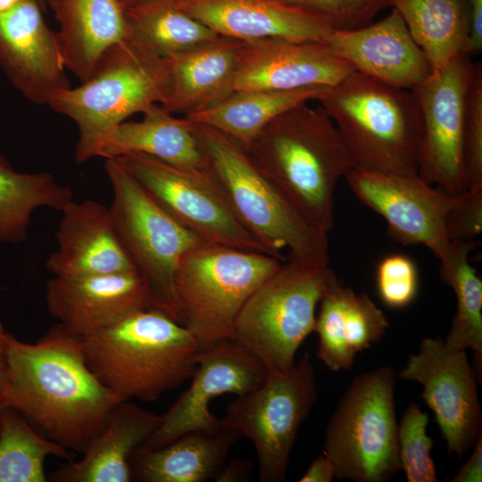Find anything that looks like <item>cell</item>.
<instances>
[{
	"instance_id": "cell-16",
	"label": "cell",
	"mask_w": 482,
	"mask_h": 482,
	"mask_svg": "<svg viewBox=\"0 0 482 482\" xmlns=\"http://www.w3.org/2000/svg\"><path fill=\"white\" fill-rule=\"evenodd\" d=\"M356 197L386 222L387 233L403 245H422L438 259L450 241L445 218L452 195L417 176L353 168L345 177Z\"/></svg>"
},
{
	"instance_id": "cell-14",
	"label": "cell",
	"mask_w": 482,
	"mask_h": 482,
	"mask_svg": "<svg viewBox=\"0 0 482 482\" xmlns=\"http://www.w3.org/2000/svg\"><path fill=\"white\" fill-rule=\"evenodd\" d=\"M399 377L422 385L421 398L434 411L449 454L461 459L482 435L477 377L466 351L449 348L440 337H426Z\"/></svg>"
},
{
	"instance_id": "cell-10",
	"label": "cell",
	"mask_w": 482,
	"mask_h": 482,
	"mask_svg": "<svg viewBox=\"0 0 482 482\" xmlns=\"http://www.w3.org/2000/svg\"><path fill=\"white\" fill-rule=\"evenodd\" d=\"M316 399L315 371L305 353L290 370H269L259 387L229 403L224 425L253 445L261 481L286 480L299 428Z\"/></svg>"
},
{
	"instance_id": "cell-17",
	"label": "cell",
	"mask_w": 482,
	"mask_h": 482,
	"mask_svg": "<svg viewBox=\"0 0 482 482\" xmlns=\"http://www.w3.org/2000/svg\"><path fill=\"white\" fill-rule=\"evenodd\" d=\"M0 66L29 101L47 104L70 87L56 32L37 0H21L0 12Z\"/></svg>"
},
{
	"instance_id": "cell-9",
	"label": "cell",
	"mask_w": 482,
	"mask_h": 482,
	"mask_svg": "<svg viewBox=\"0 0 482 482\" xmlns=\"http://www.w3.org/2000/svg\"><path fill=\"white\" fill-rule=\"evenodd\" d=\"M395 384L394 369L379 367L356 377L344 394L324 441L337 478L384 482L401 470Z\"/></svg>"
},
{
	"instance_id": "cell-11",
	"label": "cell",
	"mask_w": 482,
	"mask_h": 482,
	"mask_svg": "<svg viewBox=\"0 0 482 482\" xmlns=\"http://www.w3.org/2000/svg\"><path fill=\"white\" fill-rule=\"evenodd\" d=\"M164 87V59L124 40L102 56L89 79L47 105L72 120L84 139L160 104Z\"/></svg>"
},
{
	"instance_id": "cell-40",
	"label": "cell",
	"mask_w": 482,
	"mask_h": 482,
	"mask_svg": "<svg viewBox=\"0 0 482 482\" xmlns=\"http://www.w3.org/2000/svg\"><path fill=\"white\" fill-rule=\"evenodd\" d=\"M470 12V31L467 54H478L482 49V0H467Z\"/></svg>"
},
{
	"instance_id": "cell-38",
	"label": "cell",
	"mask_w": 482,
	"mask_h": 482,
	"mask_svg": "<svg viewBox=\"0 0 482 482\" xmlns=\"http://www.w3.org/2000/svg\"><path fill=\"white\" fill-rule=\"evenodd\" d=\"M464 159L468 189L482 186V66L477 62L470 83L465 132Z\"/></svg>"
},
{
	"instance_id": "cell-19",
	"label": "cell",
	"mask_w": 482,
	"mask_h": 482,
	"mask_svg": "<svg viewBox=\"0 0 482 482\" xmlns=\"http://www.w3.org/2000/svg\"><path fill=\"white\" fill-rule=\"evenodd\" d=\"M140 120H124L87 138L79 139L75 160L117 158L143 154L190 172L212 177V167L194 131L193 123L155 104Z\"/></svg>"
},
{
	"instance_id": "cell-30",
	"label": "cell",
	"mask_w": 482,
	"mask_h": 482,
	"mask_svg": "<svg viewBox=\"0 0 482 482\" xmlns=\"http://www.w3.org/2000/svg\"><path fill=\"white\" fill-rule=\"evenodd\" d=\"M425 53L432 71L467 54L470 12L467 0H389ZM468 55V54H467Z\"/></svg>"
},
{
	"instance_id": "cell-44",
	"label": "cell",
	"mask_w": 482,
	"mask_h": 482,
	"mask_svg": "<svg viewBox=\"0 0 482 482\" xmlns=\"http://www.w3.org/2000/svg\"><path fill=\"white\" fill-rule=\"evenodd\" d=\"M3 324L0 322V411L4 407V393L7 383V350L8 337Z\"/></svg>"
},
{
	"instance_id": "cell-27",
	"label": "cell",
	"mask_w": 482,
	"mask_h": 482,
	"mask_svg": "<svg viewBox=\"0 0 482 482\" xmlns=\"http://www.w3.org/2000/svg\"><path fill=\"white\" fill-rule=\"evenodd\" d=\"M65 68L83 82L102 56L126 38L124 8L119 0H46Z\"/></svg>"
},
{
	"instance_id": "cell-35",
	"label": "cell",
	"mask_w": 482,
	"mask_h": 482,
	"mask_svg": "<svg viewBox=\"0 0 482 482\" xmlns=\"http://www.w3.org/2000/svg\"><path fill=\"white\" fill-rule=\"evenodd\" d=\"M428 423V414L411 403L398 424L399 461L408 482L438 481L430 455L434 442L426 431Z\"/></svg>"
},
{
	"instance_id": "cell-34",
	"label": "cell",
	"mask_w": 482,
	"mask_h": 482,
	"mask_svg": "<svg viewBox=\"0 0 482 482\" xmlns=\"http://www.w3.org/2000/svg\"><path fill=\"white\" fill-rule=\"evenodd\" d=\"M71 460V452L36 429L19 411H0V482H46L45 461Z\"/></svg>"
},
{
	"instance_id": "cell-6",
	"label": "cell",
	"mask_w": 482,
	"mask_h": 482,
	"mask_svg": "<svg viewBox=\"0 0 482 482\" xmlns=\"http://www.w3.org/2000/svg\"><path fill=\"white\" fill-rule=\"evenodd\" d=\"M109 207L117 237L148 296L149 307L183 324L175 276L186 253L204 244L169 215L115 159H105Z\"/></svg>"
},
{
	"instance_id": "cell-28",
	"label": "cell",
	"mask_w": 482,
	"mask_h": 482,
	"mask_svg": "<svg viewBox=\"0 0 482 482\" xmlns=\"http://www.w3.org/2000/svg\"><path fill=\"white\" fill-rule=\"evenodd\" d=\"M241 436L227 428L194 430L155 449L140 447L130 462L132 479L142 482L215 480Z\"/></svg>"
},
{
	"instance_id": "cell-5",
	"label": "cell",
	"mask_w": 482,
	"mask_h": 482,
	"mask_svg": "<svg viewBox=\"0 0 482 482\" xmlns=\"http://www.w3.org/2000/svg\"><path fill=\"white\" fill-rule=\"evenodd\" d=\"M192 123L235 215L266 253L283 262L287 248L291 262L328 265V234L305 220L237 141L211 126Z\"/></svg>"
},
{
	"instance_id": "cell-20",
	"label": "cell",
	"mask_w": 482,
	"mask_h": 482,
	"mask_svg": "<svg viewBox=\"0 0 482 482\" xmlns=\"http://www.w3.org/2000/svg\"><path fill=\"white\" fill-rule=\"evenodd\" d=\"M325 43L354 71L393 87L411 91L432 72L428 57L394 8L375 23L332 29Z\"/></svg>"
},
{
	"instance_id": "cell-3",
	"label": "cell",
	"mask_w": 482,
	"mask_h": 482,
	"mask_svg": "<svg viewBox=\"0 0 482 482\" xmlns=\"http://www.w3.org/2000/svg\"><path fill=\"white\" fill-rule=\"evenodd\" d=\"M80 340L90 370L120 401L154 402L178 387L194 375L200 350L184 325L150 307Z\"/></svg>"
},
{
	"instance_id": "cell-4",
	"label": "cell",
	"mask_w": 482,
	"mask_h": 482,
	"mask_svg": "<svg viewBox=\"0 0 482 482\" xmlns=\"http://www.w3.org/2000/svg\"><path fill=\"white\" fill-rule=\"evenodd\" d=\"M315 101L337 127L353 168L418 175L421 119L411 91L353 71Z\"/></svg>"
},
{
	"instance_id": "cell-45",
	"label": "cell",
	"mask_w": 482,
	"mask_h": 482,
	"mask_svg": "<svg viewBox=\"0 0 482 482\" xmlns=\"http://www.w3.org/2000/svg\"><path fill=\"white\" fill-rule=\"evenodd\" d=\"M123 8L134 4L136 3L141 2L143 0H119Z\"/></svg>"
},
{
	"instance_id": "cell-23",
	"label": "cell",
	"mask_w": 482,
	"mask_h": 482,
	"mask_svg": "<svg viewBox=\"0 0 482 482\" xmlns=\"http://www.w3.org/2000/svg\"><path fill=\"white\" fill-rule=\"evenodd\" d=\"M61 212L56 249L46 262L53 277L75 278L135 271L117 237L109 207L87 199L71 202Z\"/></svg>"
},
{
	"instance_id": "cell-43",
	"label": "cell",
	"mask_w": 482,
	"mask_h": 482,
	"mask_svg": "<svg viewBox=\"0 0 482 482\" xmlns=\"http://www.w3.org/2000/svg\"><path fill=\"white\" fill-rule=\"evenodd\" d=\"M334 478H336L334 466L328 456L322 453L313 460L299 481L330 482Z\"/></svg>"
},
{
	"instance_id": "cell-15",
	"label": "cell",
	"mask_w": 482,
	"mask_h": 482,
	"mask_svg": "<svg viewBox=\"0 0 482 482\" xmlns=\"http://www.w3.org/2000/svg\"><path fill=\"white\" fill-rule=\"evenodd\" d=\"M195 362L190 386L161 415L158 428L144 447H162L189 431L221 429L224 422L209 410L211 401L222 395L238 396L256 389L269 371L254 355L232 339L200 349Z\"/></svg>"
},
{
	"instance_id": "cell-8",
	"label": "cell",
	"mask_w": 482,
	"mask_h": 482,
	"mask_svg": "<svg viewBox=\"0 0 482 482\" xmlns=\"http://www.w3.org/2000/svg\"><path fill=\"white\" fill-rule=\"evenodd\" d=\"M281 264L266 253L212 244L184 254L175 290L183 324L200 349L232 338L241 309Z\"/></svg>"
},
{
	"instance_id": "cell-41",
	"label": "cell",
	"mask_w": 482,
	"mask_h": 482,
	"mask_svg": "<svg viewBox=\"0 0 482 482\" xmlns=\"http://www.w3.org/2000/svg\"><path fill=\"white\" fill-rule=\"evenodd\" d=\"M482 481V435L473 446V452L451 482Z\"/></svg>"
},
{
	"instance_id": "cell-32",
	"label": "cell",
	"mask_w": 482,
	"mask_h": 482,
	"mask_svg": "<svg viewBox=\"0 0 482 482\" xmlns=\"http://www.w3.org/2000/svg\"><path fill=\"white\" fill-rule=\"evenodd\" d=\"M478 245L476 240L450 242L438 260L440 278L453 288L457 303L445 345L455 350H472L475 374L481 382L482 281L469 261Z\"/></svg>"
},
{
	"instance_id": "cell-18",
	"label": "cell",
	"mask_w": 482,
	"mask_h": 482,
	"mask_svg": "<svg viewBox=\"0 0 482 482\" xmlns=\"http://www.w3.org/2000/svg\"><path fill=\"white\" fill-rule=\"evenodd\" d=\"M353 69L323 42L261 38L242 42L234 91H287L327 87Z\"/></svg>"
},
{
	"instance_id": "cell-22",
	"label": "cell",
	"mask_w": 482,
	"mask_h": 482,
	"mask_svg": "<svg viewBox=\"0 0 482 482\" xmlns=\"http://www.w3.org/2000/svg\"><path fill=\"white\" fill-rule=\"evenodd\" d=\"M220 37L240 41L280 38L323 42L332 30L318 14L278 0H176Z\"/></svg>"
},
{
	"instance_id": "cell-21",
	"label": "cell",
	"mask_w": 482,
	"mask_h": 482,
	"mask_svg": "<svg viewBox=\"0 0 482 482\" xmlns=\"http://www.w3.org/2000/svg\"><path fill=\"white\" fill-rule=\"evenodd\" d=\"M46 303L58 324L80 338L149 307L145 285L136 271L52 277L46 285Z\"/></svg>"
},
{
	"instance_id": "cell-25",
	"label": "cell",
	"mask_w": 482,
	"mask_h": 482,
	"mask_svg": "<svg viewBox=\"0 0 482 482\" xmlns=\"http://www.w3.org/2000/svg\"><path fill=\"white\" fill-rule=\"evenodd\" d=\"M242 42L220 36L164 59L165 87L161 107L186 116L231 96L235 93L234 79Z\"/></svg>"
},
{
	"instance_id": "cell-26",
	"label": "cell",
	"mask_w": 482,
	"mask_h": 482,
	"mask_svg": "<svg viewBox=\"0 0 482 482\" xmlns=\"http://www.w3.org/2000/svg\"><path fill=\"white\" fill-rule=\"evenodd\" d=\"M320 303L314 326L317 356L332 371L350 369L356 353L378 342L389 328L387 318L367 294L358 295L341 284Z\"/></svg>"
},
{
	"instance_id": "cell-36",
	"label": "cell",
	"mask_w": 482,
	"mask_h": 482,
	"mask_svg": "<svg viewBox=\"0 0 482 482\" xmlns=\"http://www.w3.org/2000/svg\"><path fill=\"white\" fill-rule=\"evenodd\" d=\"M311 11L336 30L354 29L372 22L389 0H278Z\"/></svg>"
},
{
	"instance_id": "cell-46",
	"label": "cell",
	"mask_w": 482,
	"mask_h": 482,
	"mask_svg": "<svg viewBox=\"0 0 482 482\" xmlns=\"http://www.w3.org/2000/svg\"><path fill=\"white\" fill-rule=\"evenodd\" d=\"M37 2L41 4V6L43 7L44 4H46V0H37Z\"/></svg>"
},
{
	"instance_id": "cell-31",
	"label": "cell",
	"mask_w": 482,
	"mask_h": 482,
	"mask_svg": "<svg viewBox=\"0 0 482 482\" xmlns=\"http://www.w3.org/2000/svg\"><path fill=\"white\" fill-rule=\"evenodd\" d=\"M322 88L235 92L219 104L185 117L223 132L247 150L269 122L296 104L316 100Z\"/></svg>"
},
{
	"instance_id": "cell-24",
	"label": "cell",
	"mask_w": 482,
	"mask_h": 482,
	"mask_svg": "<svg viewBox=\"0 0 482 482\" xmlns=\"http://www.w3.org/2000/svg\"><path fill=\"white\" fill-rule=\"evenodd\" d=\"M161 415L128 401L117 403L111 410L101 432L87 446L79 460L50 473L56 482H129L131 459L158 428Z\"/></svg>"
},
{
	"instance_id": "cell-29",
	"label": "cell",
	"mask_w": 482,
	"mask_h": 482,
	"mask_svg": "<svg viewBox=\"0 0 482 482\" xmlns=\"http://www.w3.org/2000/svg\"><path fill=\"white\" fill-rule=\"evenodd\" d=\"M125 40L162 59L170 58L219 37L176 0H143L124 8Z\"/></svg>"
},
{
	"instance_id": "cell-2",
	"label": "cell",
	"mask_w": 482,
	"mask_h": 482,
	"mask_svg": "<svg viewBox=\"0 0 482 482\" xmlns=\"http://www.w3.org/2000/svg\"><path fill=\"white\" fill-rule=\"evenodd\" d=\"M246 151L305 220L328 234L337 184L353 163L326 112L308 102L296 104L269 122Z\"/></svg>"
},
{
	"instance_id": "cell-13",
	"label": "cell",
	"mask_w": 482,
	"mask_h": 482,
	"mask_svg": "<svg viewBox=\"0 0 482 482\" xmlns=\"http://www.w3.org/2000/svg\"><path fill=\"white\" fill-rule=\"evenodd\" d=\"M112 159L169 215L204 242L268 254L238 220L215 176L195 174L143 154Z\"/></svg>"
},
{
	"instance_id": "cell-37",
	"label": "cell",
	"mask_w": 482,
	"mask_h": 482,
	"mask_svg": "<svg viewBox=\"0 0 482 482\" xmlns=\"http://www.w3.org/2000/svg\"><path fill=\"white\" fill-rule=\"evenodd\" d=\"M377 285L383 303L391 308H403L415 299L419 278L415 263L403 254L384 258L378 266Z\"/></svg>"
},
{
	"instance_id": "cell-7",
	"label": "cell",
	"mask_w": 482,
	"mask_h": 482,
	"mask_svg": "<svg viewBox=\"0 0 482 482\" xmlns=\"http://www.w3.org/2000/svg\"><path fill=\"white\" fill-rule=\"evenodd\" d=\"M339 284L328 265L281 264L246 301L231 339L268 370H290L297 350L314 331L318 304Z\"/></svg>"
},
{
	"instance_id": "cell-33",
	"label": "cell",
	"mask_w": 482,
	"mask_h": 482,
	"mask_svg": "<svg viewBox=\"0 0 482 482\" xmlns=\"http://www.w3.org/2000/svg\"><path fill=\"white\" fill-rule=\"evenodd\" d=\"M73 192L48 172L15 170L0 154V243L19 244L28 236L32 215L39 208L62 212Z\"/></svg>"
},
{
	"instance_id": "cell-1",
	"label": "cell",
	"mask_w": 482,
	"mask_h": 482,
	"mask_svg": "<svg viewBox=\"0 0 482 482\" xmlns=\"http://www.w3.org/2000/svg\"><path fill=\"white\" fill-rule=\"evenodd\" d=\"M120 400L90 370L80 337L56 324L34 343L8 337L4 407L82 454Z\"/></svg>"
},
{
	"instance_id": "cell-42",
	"label": "cell",
	"mask_w": 482,
	"mask_h": 482,
	"mask_svg": "<svg viewBox=\"0 0 482 482\" xmlns=\"http://www.w3.org/2000/svg\"><path fill=\"white\" fill-rule=\"evenodd\" d=\"M250 461L232 459L226 461L215 478L217 482H244L248 481L253 470Z\"/></svg>"
},
{
	"instance_id": "cell-39",
	"label": "cell",
	"mask_w": 482,
	"mask_h": 482,
	"mask_svg": "<svg viewBox=\"0 0 482 482\" xmlns=\"http://www.w3.org/2000/svg\"><path fill=\"white\" fill-rule=\"evenodd\" d=\"M447 238L453 241H472L482 232V186L452 195L445 218Z\"/></svg>"
},
{
	"instance_id": "cell-12",
	"label": "cell",
	"mask_w": 482,
	"mask_h": 482,
	"mask_svg": "<svg viewBox=\"0 0 482 482\" xmlns=\"http://www.w3.org/2000/svg\"><path fill=\"white\" fill-rule=\"evenodd\" d=\"M475 66L470 55H461L411 90L421 119L418 176L449 195L468 189L464 132Z\"/></svg>"
}]
</instances>
